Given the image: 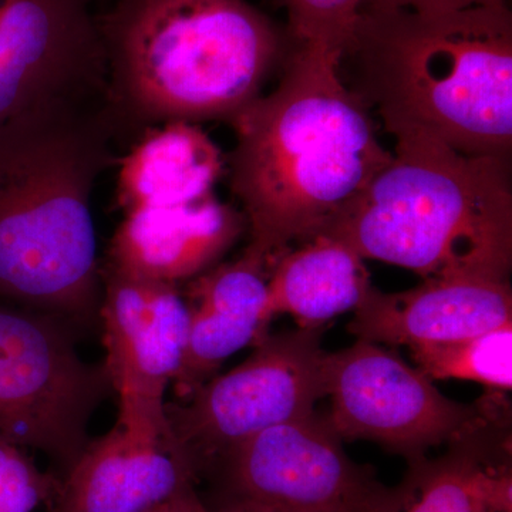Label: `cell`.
<instances>
[{
	"label": "cell",
	"mask_w": 512,
	"mask_h": 512,
	"mask_svg": "<svg viewBox=\"0 0 512 512\" xmlns=\"http://www.w3.org/2000/svg\"><path fill=\"white\" fill-rule=\"evenodd\" d=\"M325 417L279 424L224 457L234 500L275 512H397L404 483L387 488L350 460Z\"/></svg>",
	"instance_id": "obj_10"
},
{
	"label": "cell",
	"mask_w": 512,
	"mask_h": 512,
	"mask_svg": "<svg viewBox=\"0 0 512 512\" xmlns=\"http://www.w3.org/2000/svg\"><path fill=\"white\" fill-rule=\"evenodd\" d=\"M23 448L0 441V512H33L55 500L59 483L42 473Z\"/></svg>",
	"instance_id": "obj_21"
},
{
	"label": "cell",
	"mask_w": 512,
	"mask_h": 512,
	"mask_svg": "<svg viewBox=\"0 0 512 512\" xmlns=\"http://www.w3.org/2000/svg\"><path fill=\"white\" fill-rule=\"evenodd\" d=\"M510 6V0H362V9H407L421 13H443L478 8Z\"/></svg>",
	"instance_id": "obj_22"
},
{
	"label": "cell",
	"mask_w": 512,
	"mask_h": 512,
	"mask_svg": "<svg viewBox=\"0 0 512 512\" xmlns=\"http://www.w3.org/2000/svg\"><path fill=\"white\" fill-rule=\"evenodd\" d=\"M217 512H275L268 508L259 507V505L247 503V501L232 500L231 503L224 505Z\"/></svg>",
	"instance_id": "obj_23"
},
{
	"label": "cell",
	"mask_w": 512,
	"mask_h": 512,
	"mask_svg": "<svg viewBox=\"0 0 512 512\" xmlns=\"http://www.w3.org/2000/svg\"><path fill=\"white\" fill-rule=\"evenodd\" d=\"M296 45H319L345 55L362 0H278Z\"/></svg>",
	"instance_id": "obj_20"
},
{
	"label": "cell",
	"mask_w": 512,
	"mask_h": 512,
	"mask_svg": "<svg viewBox=\"0 0 512 512\" xmlns=\"http://www.w3.org/2000/svg\"><path fill=\"white\" fill-rule=\"evenodd\" d=\"M342 59L329 47L296 46L276 89L229 123V187L247 220L245 251L269 265L318 235L392 160L346 86Z\"/></svg>",
	"instance_id": "obj_1"
},
{
	"label": "cell",
	"mask_w": 512,
	"mask_h": 512,
	"mask_svg": "<svg viewBox=\"0 0 512 512\" xmlns=\"http://www.w3.org/2000/svg\"><path fill=\"white\" fill-rule=\"evenodd\" d=\"M320 338V328L264 336L244 363L165 403L175 450L200 474L249 437L312 416L325 397Z\"/></svg>",
	"instance_id": "obj_7"
},
{
	"label": "cell",
	"mask_w": 512,
	"mask_h": 512,
	"mask_svg": "<svg viewBox=\"0 0 512 512\" xmlns=\"http://www.w3.org/2000/svg\"><path fill=\"white\" fill-rule=\"evenodd\" d=\"M198 471L164 441L116 424L89 441L57 488L55 512H143L194 488Z\"/></svg>",
	"instance_id": "obj_14"
},
{
	"label": "cell",
	"mask_w": 512,
	"mask_h": 512,
	"mask_svg": "<svg viewBox=\"0 0 512 512\" xmlns=\"http://www.w3.org/2000/svg\"><path fill=\"white\" fill-rule=\"evenodd\" d=\"M114 167L116 202L126 214L210 197L227 158L200 124L173 121L144 131Z\"/></svg>",
	"instance_id": "obj_16"
},
{
	"label": "cell",
	"mask_w": 512,
	"mask_h": 512,
	"mask_svg": "<svg viewBox=\"0 0 512 512\" xmlns=\"http://www.w3.org/2000/svg\"><path fill=\"white\" fill-rule=\"evenodd\" d=\"M394 140L390 163L318 235L423 279H510L511 160L468 156L426 134Z\"/></svg>",
	"instance_id": "obj_5"
},
{
	"label": "cell",
	"mask_w": 512,
	"mask_h": 512,
	"mask_svg": "<svg viewBox=\"0 0 512 512\" xmlns=\"http://www.w3.org/2000/svg\"><path fill=\"white\" fill-rule=\"evenodd\" d=\"M181 512H214L211 510H208L207 507H205L204 504H202V501L200 498H198L197 493H195V490L190 491L187 495H185L184 498V504H183V510Z\"/></svg>",
	"instance_id": "obj_25"
},
{
	"label": "cell",
	"mask_w": 512,
	"mask_h": 512,
	"mask_svg": "<svg viewBox=\"0 0 512 512\" xmlns=\"http://www.w3.org/2000/svg\"><path fill=\"white\" fill-rule=\"evenodd\" d=\"M485 429L451 443L439 460L410 464L397 512H511V470L495 460Z\"/></svg>",
	"instance_id": "obj_18"
},
{
	"label": "cell",
	"mask_w": 512,
	"mask_h": 512,
	"mask_svg": "<svg viewBox=\"0 0 512 512\" xmlns=\"http://www.w3.org/2000/svg\"><path fill=\"white\" fill-rule=\"evenodd\" d=\"M345 57L350 90L393 137L426 134L468 156L511 160L510 6L362 9Z\"/></svg>",
	"instance_id": "obj_3"
},
{
	"label": "cell",
	"mask_w": 512,
	"mask_h": 512,
	"mask_svg": "<svg viewBox=\"0 0 512 512\" xmlns=\"http://www.w3.org/2000/svg\"><path fill=\"white\" fill-rule=\"evenodd\" d=\"M245 231L242 211L214 194L192 204L141 208L124 214L101 265L180 285L220 264Z\"/></svg>",
	"instance_id": "obj_13"
},
{
	"label": "cell",
	"mask_w": 512,
	"mask_h": 512,
	"mask_svg": "<svg viewBox=\"0 0 512 512\" xmlns=\"http://www.w3.org/2000/svg\"><path fill=\"white\" fill-rule=\"evenodd\" d=\"M100 318L106 369L119 394L123 429L170 444L165 392L187 348L190 312L178 285L147 281L101 265Z\"/></svg>",
	"instance_id": "obj_11"
},
{
	"label": "cell",
	"mask_w": 512,
	"mask_h": 512,
	"mask_svg": "<svg viewBox=\"0 0 512 512\" xmlns=\"http://www.w3.org/2000/svg\"><path fill=\"white\" fill-rule=\"evenodd\" d=\"M271 265L244 251L191 279L184 293L190 312L187 348L173 386L177 400L190 397L214 377L229 356L264 338Z\"/></svg>",
	"instance_id": "obj_15"
},
{
	"label": "cell",
	"mask_w": 512,
	"mask_h": 512,
	"mask_svg": "<svg viewBox=\"0 0 512 512\" xmlns=\"http://www.w3.org/2000/svg\"><path fill=\"white\" fill-rule=\"evenodd\" d=\"M349 332L387 345H426L471 338L512 322L510 279L446 275L423 279L409 291L370 286Z\"/></svg>",
	"instance_id": "obj_12"
},
{
	"label": "cell",
	"mask_w": 512,
	"mask_h": 512,
	"mask_svg": "<svg viewBox=\"0 0 512 512\" xmlns=\"http://www.w3.org/2000/svg\"><path fill=\"white\" fill-rule=\"evenodd\" d=\"M192 490H194V488L185 491V493L178 495V497L173 498V500L167 501V503L157 505V507L150 508V510L143 512H181V510H183L185 495Z\"/></svg>",
	"instance_id": "obj_24"
},
{
	"label": "cell",
	"mask_w": 512,
	"mask_h": 512,
	"mask_svg": "<svg viewBox=\"0 0 512 512\" xmlns=\"http://www.w3.org/2000/svg\"><path fill=\"white\" fill-rule=\"evenodd\" d=\"M99 0H0V126L106 113Z\"/></svg>",
	"instance_id": "obj_8"
},
{
	"label": "cell",
	"mask_w": 512,
	"mask_h": 512,
	"mask_svg": "<svg viewBox=\"0 0 512 512\" xmlns=\"http://www.w3.org/2000/svg\"><path fill=\"white\" fill-rule=\"evenodd\" d=\"M370 286L362 256L339 239L315 235L272 262L269 312L272 318L289 313L302 329L322 328L336 316L355 311Z\"/></svg>",
	"instance_id": "obj_17"
},
{
	"label": "cell",
	"mask_w": 512,
	"mask_h": 512,
	"mask_svg": "<svg viewBox=\"0 0 512 512\" xmlns=\"http://www.w3.org/2000/svg\"><path fill=\"white\" fill-rule=\"evenodd\" d=\"M323 386L332 410L325 417L342 440H370L410 464L426 451L454 443L490 426L494 406H468L448 399L417 367L379 343L326 353Z\"/></svg>",
	"instance_id": "obj_9"
},
{
	"label": "cell",
	"mask_w": 512,
	"mask_h": 512,
	"mask_svg": "<svg viewBox=\"0 0 512 512\" xmlns=\"http://www.w3.org/2000/svg\"><path fill=\"white\" fill-rule=\"evenodd\" d=\"M111 387L106 365L84 362L72 325L0 301V441L73 466Z\"/></svg>",
	"instance_id": "obj_6"
},
{
	"label": "cell",
	"mask_w": 512,
	"mask_h": 512,
	"mask_svg": "<svg viewBox=\"0 0 512 512\" xmlns=\"http://www.w3.org/2000/svg\"><path fill=\"white\" fill-rule=\"evenodd\" d=\"M99 23L120 154L173 121L231 123L291 53L288 35L247 0H111Z\"/></svg>",
	"instance_id": "obj_2"
},
{
	"label": "cell",
	"mask_w": 512,
	"mask_h": 512,
	"mask_svg": "<svg viewBox=\"0 0 512 512\" xmlns=\"http://www.w3.org/2000/svg\"><path fill=\"white\" fill-rule=\"evenodd\" d=\"M429 379L468 380L493 390L512 387V322L471 338L410 346Z\"/></svg>",
	"instance_id": "obj_19"
},
{
	"label": "cell",
	"mask_w": 512,
	"mask_h": 512,
	"mask_svg": "<svg viewBox=\"0 0 512 512\" xmlns=\"http://www.w3.org/2000/svg\"><path fill=\"white\" fill-rule=\"evenodd\" d=\"M119 156L104 113L0 126V301L69 325L100 311L93 197Z\"/></svg>",
	"instance_id": "obj_4"
}]
</instances>
